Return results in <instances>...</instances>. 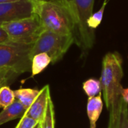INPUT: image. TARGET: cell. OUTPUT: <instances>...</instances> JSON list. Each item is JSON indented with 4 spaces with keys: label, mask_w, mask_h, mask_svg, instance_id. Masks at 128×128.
Returning a JSON list of instances; mask_svg holds the SVG:
<instances>
[{
    "label": "cell",
    "mask_w": 128,
    "mask_h": 128,
    "mask_svg": "<svg viewBox=\"0 0 128 128\" xmlns=\"http://www.w3.org/2000/svg\"><path fill=\"white\" fill-rule=\"evenodd\" d=\"M32 3L33 13L39 17L44 30L74 35L76 20L67 0H42Z\"/></svg>",
    "instance_id": "cell-1"
},
{
    "label": "cell",
    "mask_w": 128,
    "mask_h": 128,
    "mask_svg": "<svg viewBox=\"0 0 128 128\" xmlns=\"http://www.w3.org/2000/svg\"><path fill=\"white\" fill-rule=\"evenodd\" d=\"M122 58L118 52H108L103 59L100 76L101 92L106 106L112 117L117 112L123 87L121 81L124 76Z\"/></svg>",
    "instance_id": "cell-2"
},
{
    "label": "cell",
    "mask_w": 128,
    "mask_h": 128,
    "mask_svg": "<svg viewBox=\"0 0 128 128\" xmlns=\"http://www.w3.org/2000/svg\"><path fill=\"white\" fill-rule=\"evenodd\" d=\"M33 44L8 42L0 44L1 87L14 80L18 76L31 70L30 56Z\"/></svg>",
    "instance_id": "cell-3"
},
{
    "label": "cell",
    "mask_w": 128,
    "mask_h": 128,
    "mask_svg": "<svg viewBox=\"0 0 128 128\" xmlns=\"http://www.w3.org/2000/svg\"><path fill=\"white\" fill-rule=\"evenodd\" d=\"M76 20L74 43L86 54L94 43V31L87 25V20L93 14L94 0H67Z\"/></svg>",
    "instance_id": "cell-4"
},
{
    "label": "cell",
    "mask_w": 128,
    "mask_h": 128,
    "mask_svg": "<svg viewBox=\"0 0 128 128\" xmlns=\"http://www.w3.org/2000/svg\"><path fill=\"white\" fill-rule=\"evenodd\" d=\"M74 44L73 34H61L49 30H44L31 50V58L38 53L45 52L51 58V63L60 61L68 52L70 46Z\"/></svg>",
    "instance_id": "cell-5"
},
{
    "label": "cell",
    "mask_w": 128,
    "mask_h": 128,
    "mask_svg": "<svg viewBox=\"0 0 128 128\" xmlns=\"http://www.w3.org/2000/svg\"><path fill=\"white\" fill-rule=\"evenodd\" d=\"M2 27L7 32L9 42L22 44H33L44 31L39 17L35 14L4 23Z\"/></svg>",
    "instance_id": "cell-6"
},
{
    "label": "cell",
    "mask_w": 128,
    "mask_h": 128,
    "mask_svg": "<svg viewBox=\"0 0 128 128\" xmlns=\"http://www.w3.org/2000/svg\"><path fill=\"white\" fill-rule=\"evenodd\" d=\"M33 14V3L31 0L0 4V26L13 20L30 16Z\"/></svg>",
    "instance_id": "cell-7"
},
{
    "label": "cell",
    "mask_w": 128,
    "mask_h": 128,
    "mask_svg": "<svg viewBox=\"0 0 128 128\" xmlns=\"http://www.w3.org/2000/svg\"><path fill=\"white\" fill-rule=\"evenodd\" d=\"M50 97V90L49 85H46L41 90H40L39 94L31 105V106L26 110V115L33 118L38 122L40 123L45 116L47 103L49 98Z\"/></svg>",
    "instance_id": "cell-8"
},
{
    "label": "cell",
    "mask_w": 128,
    "mask_h": 128,
    "mask_svg": "<svg viewBox=\"0 0 128 128\" xmlns=\"http://www.w3.org/2000/svg\"><path fill=\"white\" fill-rule=\"evenodd\" d=\"M104 103L102 100V92L98 95L88 98L87 102V115L90 122V128H96V123L102 112Z\"/></svg>",
    "instance_id": "cell-9"
},
{
    "label": "cell",
    "mask_w": 128,
    "mask_h": 128,
    "mask_svg": "<svg viewBox=\"0 0 128 128\" xmlns=\"http://www.w3.org/2000/svg\"><path fill=\"white\" fill-rule=\"evenodd\" d=\"M107 128H128V104L121 98L116 113L109 118Z\"/></svg>",
    "instance_id": "cell-10"
},
{
    "label": "cell",
    "mask_w": 128,
    "mask_h": 128,
    "mask_svg": "<svg viewBox=\"0 0 128 128\" xmlns=\"http://www.w3.org/2000/svg\"><path fill=\"white\" fill-rule=\"evenodd\" d=\"M26 110L25 107L15 99L14 103L10 106L3 109L0 112V125L5 124L11 120H14L22 116L26 113Z\"/></svg>",
    "instance_id": "cell-11"
},
{
    "label": "cell",
    "mask_w": 128,
    "mask_h": 128,
    "mask_svg": "<svg viewBox=\"0 0 128 128\" xmlns=\"http://www.w3.org/2000/svg\"><path fill=\"white\" fill-rule=\"evenodd\" d=\"M14 92L15 99L17 100L27 110L33 104L40 91L32 88H20Z\"/></svg>",
    "instance_id": "cell-12"
},
{
    "label": "cell",
    "mask_w": 128,
    "mask_h": 128,
    "mask_svg": "<svg viewBox=\"0 0 128 128\" xmlns=\"http://www.w3.org/2000/svg\"><path fill=\"white\" fill-rule=\"evenodd\" d=\"M51 63L50 57L45 52L36 54L32 58V76L40 74Z\"/></svg>",
    "instance_id": "cell-13"
},
{
    "label": "cell",
    "mask_w": 128,
    "mask_h": 128,
    "mask_svg": "<svg viewBox=\"0 0 128 128\" xmlns=\"http://www.w3.org/2000/svg\"><path fill=\"white\" fill-rule=\"evenodd\" d=\"M40 128H55V111L54 104L51 96L49 98L47 106L43 121L40 123Z\"/></svg>",
    "instance_id": "cell-14"
},
{
    "label": "cell",
    "mask_w": 128,
    "mask_h": 128,
    "mask_svg": "<svg viewBox=\"0 0 128 128\" xmlns=\"http://www.w3.org/2000/svg\"><path fill=\"white\" fill-rule=\"evenodd\" d=\"M82 88L88 98L97 96L101 92V85L100 80L91 78L85 81L82 84Z\"/></svg>",
    "instance_id": "cell-15"
},
{
    "label": "cell",
    "mask_w": 128,
    "mask_h": 128,
    "mask_svg": "<svg viewBox=\"0 0 128 128\" xmlns=\"http://www.w3.org/2000/svg\"><path fill=\"white\" fill-rule=\"evenodd\" d=\"M15 100L14 92L8 86L0 87V108L4 109L10 106Z\"/></svg>",
    "instance_id": "cell-16"
},
{
    "label": "cell",
    "mask_w": 128,
    "mask_h": 128,
    "mask_svg": "<svg viewBox=\"0 0 128 128\" xmlns=\"http://www.w3.org/2000/svg\"><path fill=\"white\" fill-rule=\"evenodd\" d=\"M106 3H107V0H105L102 7L97 12L93 13L90 16V17L87 20V25L90 29L94 30L100 24L102 19H103V16H104V10H105Z\"/></svg>",
    "instance_id": "cell-17"
},
{
    "label": "cell",
    "mask_w": 128,
    "mask_h": 128,
    "mask_svg": "<svg viewBox=\"0 0 128 128\" xmlns=\"http://www.w3.org/2000/svg\"><path fill=\"white\" fill-rule=\"evenodd\" d=\"M38 124H39V122H38L37 121L34 120L32 118L28 117L27 115L24 114L22 116L20 122L18 123V124L15 128H34Z\"/></svg>",
    "instance_id": "cell-18"
},
{
    "label": "cell",
    "mask_w": 128,
    "mask_h": 128,
    "mask_svg": "<svg viewBox=\"0 0 128 128\" xmlns=\"http://www.w3.org/2000/svg\"><path fill=\"white\" fill-rule=\"evenodd\" d=\"M9 42V38L7 32L4 31V29L0 26V44H5Z\"/></svg>",
    "instance_id": "cell-19"
},
{
    "label": "cell",
    "mask_w": 128,
    "mask_h": 128,
    "mask_svg": "<svg viewBox=\"0 0 128 128\" xmlns=\"http://www.w3.org/2000/svg\"><path fill=\"white\" fill-rule=\"evenodd\" d=\"M121 97L123 98V100L128 104V88H123L121 93Z\"/></svg>",
    "instance_id": "cell-20"
},
{
    "label": "cell",
    "mask_w": 128,
    "mask_h": 128,
    "mask_svg": "<svg viewBox=\"0 0 128 128\" xmlns=\"http://www.w3.org/2000/svg\"><path fill=\"white\" fill-rule=\"evenodd\" d=\"M20 0H0V4H3V3H10V2H19Z\"/></svg>",
    "instance_id": "cell-21"
},
{
    "label": "cell",
    "mask_w": 128,
    "mask_h": 128,
    "mask_svg": "<svg viewBox=\"0 0 128 128\" xmlns=\"http://www.w3.org/2000/svg\"><path fill=\"white\" fill-rule=\"evenodd\" d=\"M34 128H40V123H39V124H38L36 127H34Z\"/></svg>",
    "instance_id": "cell-22"
},
{
    "label": "cell",
    "mask_w": 128,
    "mask_h": 128,
    "mask_svg": "<svg viewBox=\"0 0 128 128\" xmlns=\"http://www.w3.org/2000/svg\"><path fill=\"white\" fill-rule=\"evenodd\" d=\"M32 2H37V1H42V0H31Z\"/></svg>",
    "instance_id": "cell-23"
},
{
    "label": "cell",
    "mask_w": 128,
    "mask_h": 128,
    "mask_svg": "<svg viewBox=\"0 0 128 128\" xmlns=\"http://www.w3.org/2000/svg\"><path fill=\"white\" fill-rule=\"evenodd\" d=\"M0 87H1V83H0Z\"/></svg>",
    "instance_id": "cell-24"
}]
</instances>
